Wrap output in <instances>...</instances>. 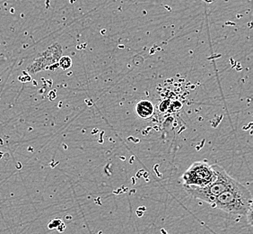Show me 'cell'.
<instances>
[{"mask_svg": "<svg viewBox=\"0 0 253 234\" xmlns=\"http://www.w3.org/2000/svg\"><path fill=\"white\" fill-rule=\"evenodd\" d=\"M136 112L138 117L143 119H147L154 115L155 107L148 100H140L136 104Z\"/></svg>", "mask_w": 253, "mask_h": 234, "instance_id": "277c9868", "label": "cell"}, {"mask_svg": "<svg viewBox=\"0 0 253 234\" xmlns=\"http://www.w3.org/2000/svg\"><path fill=\"white\" fill-rule=\"evenodd\" d=\"M210 205L229 214L247 216L250 223L252 221L253 195L248 188L238 181L235 185L217 195Z\"/></svg>", "mask_w": 253, "mask_h": 234, "instance_id": "6da1fadb", "label": "cell"}, {"mask_svg": "<svg viewBox=\"0 0 253 234\" xmlns=\"http://www.w3.org/2000/svg\"><path fill=\"white\" fill-rule=\"evenodd\" d=\"M71 64H72V60L69 57H62L59 60V66L63 69L70 68Z\"/></svg>", "mask_w": 253, "mask_h": 234, "instance_id": "5b68a950", "label": "cell"}, {"mask_svg": "<svg viewBox=\"0 0 253 234\" xmlns=\"http://www.w3.org/2000/svg\"><path fill=\"white\" fill-rule=\"evenodd\" d=\"M214 171L216 173V177L210 185L198 188V187H184L189 195L200 201L206 202L211 205L214 198L219 195L224 191L227 190L231 186L235 185L237 180H235L224 169L218 165H213Z\"/></svg>", "mask_w": 253, "mask_h": 234, "instance_id": "7a4b0ae2", "label": "cell"}, {"mask_svg": "<svg viewBox=\"0 0 253 234\" xmlns=\"http://www.w3.org/2000/svg\"><path fill=\"white\" fill-rule=\"evenodd\" d=\"M216 177L213 165L205 161H197L184 172L181 176L183 187H205Z\"/></svg>", "mask_w": 253, "mask_h": 234, "instance_id": "3957f363", "label": "cell"}, {"mask_svg": "<svg viewBox=\"0 0 253 234\" xmlns=\"http://www.w3.org/2000/svg\"><path fill=\"white\" fill-rule=\"evenodd\" d=\"M62 225H63V224H62V222H61L60 220H52V221L49 223V225H48V227H49V229L50 230L58 229L59 231V229H60V226Z\"/></svg>", "mask_w": 253, "mask_h": 234, "instance_id": "8992f818", "label": "cell"}]
</instances>
